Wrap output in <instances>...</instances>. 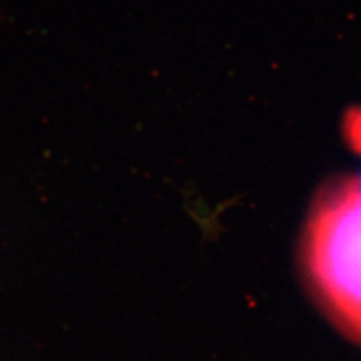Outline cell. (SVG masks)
Here are the masks:
<instances>
[{
	"label": "cell",
	"instance_id": "1",
	"mask_svg": "<svg viewBox=\"0 0 361 361\" xmlns=\"http://www.w3.org/2000/svg\"><path fill=\"white\" fill-rule=\"evenodd\" d=\"M306 261L326 307L361 341V178L334 184L319 196Z\"/></svg>",
	"mask_w": 361,
	"mask_h": 361
}]
</instances>
